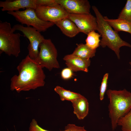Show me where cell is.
Masks as SVG:
<instances>
[{"instance_id": "7a4b0ae2", "label": "cell", "mask_w": 131, "mask_h": 131, "mask_svg": "<svg viewBox=\"0 0 131 131\" xmlns=\"http://www.w3.org/2000/svg\"><path fill=\"white\" fill-rule=\"evenodd\" d=\"M106 93L109 100V117L114 131L117 128L119 119L131 110V92L124 89L119 90L109 89Z\"/></svg>"}, {"instance_id": "3957f363", "label": "cell", "mask_w": 131, "mask_h": 131, "mask_svg": "<svg viewBox=\"0 0 131 131\" xmlns=\"http://www.w3.org/2000/svg\"><path fill=\"white\" fill-rule=\"evenodd\" d=\"M96 18L97 31L101 37L100 45L103 48L107 46L113 51L118 58L120 59V49L123 46L131 47V45L123 40L118 33L113 30L112 27L103 18V16L98 8L95 6L92 7Z\"/></svg>"}, {"instance_id": "9c48e42d", "label": "cell", "mask_w": 131, "mask_h": 131, "mask_svg": "<svg viewBox=\"0 0 131 131\" xmlns=\"http://www.w3.org/2000/svg\"><path fill=\"white\" fill-rule=\"evenodd\" d=\"M35 11L38 16L41 20L53 23L68 18L69 14L60 5L55 7L37 6Z\"/></svg>"}, {"instance_id": "603a6c76", "label": "cell", "mask_w": 131, "mask_h": 131, "mask_svg": "<svg viewBox=\"0 0 131 131\" xmlns=\"http://www.w3.org/2000/svg\"><path fill=\"white\" fill-rule=\"evenodd\" d=\"M29 131H49L43 129L38 124L36 121L34 119H32L30 123Z\"/></svg>"}, {"instance_id": "6da1fadb", "label": "cell", "mask_w": 131, "mask_h": 131, "mask_svg": "<svg viewBox=\"0 0 131 131\" xmlns=\"http://www.w3.org/2000/svg\"><path fill=\"white\" fill-rule=\"evenodd\" d=\"M19 74L11 79L10 90L18 93L35 90L44 86L45 75L41 66L28 55L22 59L16 67Z\"/></svg>"}, {"instance_id": "7402d4cb", "label": "cell", "mask_w": 131, "mask_h": 131, "mask_svg": "<svg viewBox=\"0 0 131 131\" xmlns=\"http://www.w3.org/2000/svg\"><path fill=\"white\" fill-rule=\"evenodd\" d=\"M36 5L37 6L55 7L60 6L56 0H35Z\"/></svg>"}, {"instance_id": "ba28073f", "label": "cell", "mask_w": 131, "mask_h": 131, "mask_svg": "<svg viewBox=\"0 0 131 131\" xmlns=\"http://www.w3.org/2000/svg\"><path fill=\"white\" fill-rule=\"evenodd\" d=\"M77 26L79 32L87 35L93 31H97V24L96 17L90 13L74 14H69L68 17Z\"/></svg>"}, {"instance_id": "cb8c5ba5", "label": "cell", "mask_w": 131, "mask_h": 131, "mask_svg": "<svg viewBox=\"0 0 131 131\" xmlns=\"http://www.w3.org/2000/svg\"><path fill=\"white\" fill-rule=\"evenodd\" d=\"M65 130L68 131H87L84 126H80L72 124H69L65 126Z\"/></svg>"}, {"instance_id": "d6986e66", "label": "cell", "mask_w": 131, "mask_h": 131, "mask_svg": "<svg viewBox=\"0 0 131 131\" xmlns=\"http://www.w3.org/2000/svg\"><path fill=\"white\" fill-rule=\"evenodd\" d=\"M117 125L121 127L122 131H131V110L119 119Z\"/></svg>"}, {"instance_id": "d4e9b609", "label": "cell", "mask_w": 131, "mask_h": 131, "mask_svg": "<svg viewBox=\"0 0 131 131\" xmlns=\"http://www.w3.org/2000/svg\"><path fill=\"white\" fill-rule=\"evenodd\" d=\"M73 71L68 68L63 69L61 73L62 78L64 80H68L71 78L73 76Z\"/></svg>"}, {"instance_id": "5b68a950", "label": "cell", "mask_w": 131, "mask_h": 131, "mask_svg": "<svg viewBox=\"0 0 131 131\" xmlns=\"http://www.w3.org/2000/svg\"><path fill=\"white\" fill-rule=\"evenodd\" d=\"M7 13L14 17L16 21L27 26H32L38 32H44L55 24L52 22L42 20L37 16L35 9L28 8L23 11L8 12Z\"/></svg>"}, {"instance_id": "ac0fdd59", "label": "cell", "mask_w": 131, "mask_h": 131, "mask_svg": "<svg viewBox=\"0 0 131 131\" xmlns=\"http://www.w3.org/2000/svg\"><path fill=\"white\" fill-rule=\"evenodd\" d=\"M87 35L85 40L86 44L91 49H96L100 45L101 35L94 31H91Z\"/></svg>"}, {"instance_id": "484cf974", "label": "cell", "mask_w": 131, "mask_h": 131, "mask_svg": "<svg viewBox=\"0 0 131 131\" xmlns=\"http://www.w3.org/2000/svg\"><path fill=\"white\" fill-rule=\"evenodd\" d=\"M129 64L131 66V61L129 62ZM130 70L131 71V69H130ZM130 79H131V78H130Z\"/></svg>"}, {"instance_id": "9a60e30c", "label": "cell", "mask_w": 131, "mask_h": 131, "mask_svg": "<svg viewBox=\"0 0 131 131\" xmlns=\"http://www.w3.org/2000/svg\"><path fill=\"white\" fill-rule=\"evenodd\" d=\"M104 20L118 33L123 31L129 33L131 35V23L120 19H111L107 16H103Z\"/></svg>"}, {"instance_id": "ffe728a7", "label": "cell", "mask_w": 131, "mask_h": 131, "mask_svg": "<svg viewBox=\"0 0 131 131\" xmlns=\"http://www.w3.org/2000/svg\"><path fill=\"white\" fill-rule=\"evenodd\" d=\"M118 18L131 23V0H127L124 7L119 14Z\"/></svg>"}, {"instance_id": "30bf717a", "label": "cell", "mask_w": 131, "mask_h": 131, "mask_svg": "<svg viewBox=\"0 0 131 131\" xmlns=\"http://www.w3.org/2000/svg\"><path fill=\"white\" fill-rule=\"evenodd\" d=\"M56 2L68 13H89L91 6L87 0H56Z\"/></svg>"}, {"instance_id": "4316f807", "label": "cell", "mask_w": 131, "mask_h": 131, "mask_svg": "<svg viewBox=\"0 0 131 131\" xmlns=\"http://www.w3.org/2000/svg\"><path fill=\"white\" fill-rule=\"evenodd\" d=\"M68 131L67 130H65L64 131Z\"/></svg>"}, {"instance_id": "8fae6325", "label": "cell", "mask_w": 131, "mask_h": 131, "mask_svg": "<svg viewBox=\"0 0 131 131\" xmlns=\"http://www.w3.org/2000/svg\"><path fill=\"white\" fill-rule=\"evenodd\" d=\"M63 59L68 68L73 72L82 71L87 72L90 64V59L82 58L72 54L65 56Z\"/></svg>"}, {"instance_id": "4fadbf2b", "label": "cell", "mask_w": 131, "mask_h": 131, "mask_svg": "<svg viewBox=\"0 0 131 131\" xmlns=\"http://www.w3.org/2000/svg\"><path fill=\"white\" fill-rule=\"evenodd\" d=\"M66 36L74 37L80 32L75 23L68 18H66L53 23Z\"/></svg>"}, {"instance_id": "e0dca14e", "label": "cell", "mask_w": 131, "mask_h": 131, "mask_svg": "<svg viewBox=\"0 0 131 131\" xmlns=\"http://www.w3.org/2000/svg\"><path fill=\"white\" fill-rule=\"evenodd\" d=\"M54 90L59 95L62 101L67 100L72 102L82 96L79 93L66 90L58 86L55 87Z\"/></svg>"}, {"instance_id": "5bb4252c", "label": "cell", "mask_w": 131, "mask_h": 131, "mask_svg": "<svg viewBox=\"0 0 131 131\" xmlns=\"http://www.w3.org/2000/svg\"><path fill=\"white\" fill-rule=\"evenodd\" d=\"M74 113L79 120L84 119L88 115L89 103L87 99L82 95L80 98L72 101Z\"/></svg>"}, {"instance_id": "2e32d148", "label": "cell", "mask_w": 131, "mask_h": 131, "mask_svg": "<svg viewBox=\"0 0 131 131\" xmlns=\"http://www.w3.org/2000/svg\"><path fill=\"white\" fill-rule=\"evenodd\" d=\"M77 47L73 53V55L80 57L90 59L94 56L96 49H93L89 47L86 44H77Z\"/></svg>"}, {"instance_id": "277c9868", "label": "cell", "mask_w": 131, "mask_h": 131, "mask_svg": "<svg viewBox=\"0 0 131 131\" xmlns=\"http://www.w3.org/2000/svg\"><path fill=\"white\" fill-rule=\"evenodd\" d=\"M14 32L10 23L0 21V52L17 57L20 52L21 35L19 33Z\"/></svg>"}, {"instance_id": "44dd1931", "label": "cell", "mask_w": 131, "mask_h": 131, "mask_svg": "<svg viewBox=\"0 0 131 131\" xmlns=\"http://www.w3.org/2000/svg\"><path fill=\"white\" fill-rule=\"evenodd\" d=\"M108 75V73H106L104 75L100 87L99 98L101 101L104 99L105 93L106 91Z\"/></svg>"}, {"instance_id": "52a82bcc", "label": "cell", "mask_w": 131, "mask_h": 131, "mask_svg": "<svg viewBox=\"0 0 131 131\" xmlns=\"http://www.w3.org/2000/svg\"><path fill=\"white\" fill-rule=\"evenodd\" d=\"M12 29L14 32L16 30L22 32L29 40L30 43L27 47L28 55L32 59L36 61L39 52V46L45 39L43 36L31 26L24 27L21 25L16 24L13 26Z\"/></svg>"}, {"instance_id": "8992f818", "label": "cell", "mask_w": 131, "mask_h": 131, "mask_svg": "<svg viewBox=\"0 0 131 131\" xmlns=\"http://www.w3.org/2000/svg\"><path fill=\"white\" fill-rule=\"evenodd\" d=\"M38 56L36 61L42 67L49 71L53 68L60 67L57 60V52L55 45L50 39H45L40 45Z\"/></svg>"}, {"instance_id": "7c38bea8", "label": "cell", "mask_w": 131, "mask_h": 131, "mask_svg": "<svg viewBox=\"0 0 131 131\" xmlns=\"http://www.w3.org/2000/svg\"><path fill=\"white\" fill-rule=\"evenodd\" d=\"M0 7L2 11H15L21 8H31L35 9L37 7L35 0H6L0 1Z\"/></svg>"}]
</instances>
